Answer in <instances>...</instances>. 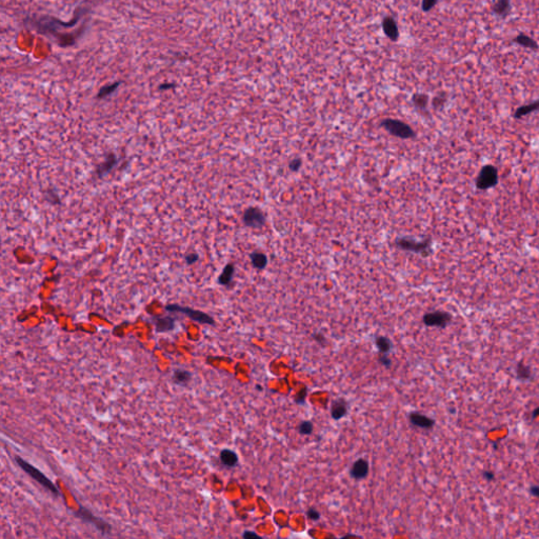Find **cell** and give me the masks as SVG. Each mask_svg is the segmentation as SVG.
<instances>
[{
  "label": "cell",
  "instance_id": "obj_16",
  "mask_svg": "<svg viewBox=\"0 0 539 539\" xmlns=\"http://www.w3.org/2000/svg\"><path fill=\"white\" fill-rule=\"evenodd\" d=\"M492 12L496 16L507 18L511 13V0H496L492 6Z\"/></svg>",
  "mask_w": 539,
  "mask_h": 539
},
{
  "label": "cell",
  "instance_id": "obj_3",
  "mask_svg": "<svg viewBox=\"0 0 539 539\" xmlns=\"http://www.w3.org/2000/svg\"><path fill=\"white\" fill-rule=\"evenodd\" d=\"M431 244L432 241L430 238L424 239L423 241H416L415 239L409 237H401L395 240V245L397 248H399L403 251L421 254L423 257L429 256L432 253Z\"/></svg>",
  "mask_w": 539,
  "mask_h": 539
},
{
  "label": "cell",
  "instance_id": "obj_5",
  "mask_svg": "<svg viewBox=\"0 0 539 539\" xmlns=\"http://www.w3.org/2000/svg\"><path fill=\"white\" fill-rule=\"evenodd\" d=\"M165 310L167 312H172V313L184 314V315H187L189 318H191L192 320H194L196 322L203 323V324H209V325H214L215 324L214 318H213L212 316H210L209 314L205 313V312L199 311V310H194L192 308L182 307V306H179V305H176V304L167 305L165 307Z\"/></svg>",
  "mask_w": 539,
  "mask_h": 539
},
{
  "label": "cell",
  "instance_id": "obj_22",
  "mask_svg": "<svg viewBox=\"0 0 539 539\" xmlns=\"http://www.w3.org/2000/svg\"><path fill=\"white\" fill-rule=\"evenodd\" d=\"M250 259L252 265L257 270H263L267 265L266 255L261 252H253L250 254Z\"/></svg>",
  "mask_w": 539,
  "mask_h": 539
},
{
  "label": "cell",
  "instance_id": "obj_38",
  "mask_svg": "<svg viewBox=\"0 0 539 539\" xmlns=\"http://www.w3.org/2000/svg\"><path fill=\"white\" fill-rule=\"evenodd\" d=\"M313 338L316 340L317 343H319L320 345H323L324 340H325V339H324V336H323L322 334H320V333H314V334H313Z\"/></svg>",
  "mask_w": 539,
  "mask_h": 539
},
{
  "label": "cell",
  "instance_id": "obj_36",
  "mask_svg": "<svg viewBox=\"0 0 539 539\" xmlns=\"http://www.w3.org/2000/svg\"><path fill=\"white\" fill-rule=\"evenodd\" d=\"M445 102H446V98H445V97L437 96V97H435V98L433 99V106H434L435 108H437V107H442V106L445 104Z\"/></svg>",
  "mask_w": 539,
  "mask_h": 539
},
{
  "label": "cell",
  "instance_id": "obj_13",
  "mask_svg": "<svg viewBox=\"0 0 539 539\" xmlns=\"http://www.w3.org/2000/svg\"><path fill=\"white\" fill-rule=\"evenodd\" d=\"M153 323L155 324L156 331L158 333H165L175 329L176 320L171 316H156L152 318Z\"/></svg>",
  "mask_w": 539,
  "mask_h": 539
},
{
  "label": "cell",
  "instance_id": "obj_10",
  "mask_svg": "<svg viewBox=\"0 0 539 539\" xmlns=\"http://www.w3.org/2000/svg\"><path fill=\"white\" fill-rule=\"evenodd\" d=\"M118 164V158L115 153L109 152L105 155V159L99 163L96 169L94 175L97 178H104L106 175H108L113 169H114Z\"/></svg>",
  "mask_w": 539,
  "mask_h": 539
},
{
  "label": "cell",
  "instance_id": "obj_1",
  "mask_svg": "<svg viewBox=\"0 0 539 539\" xmlns=\"http://www.w3.org/2000/svg\"><path fill=\"white\" fill-rule=\"evenodd\" d=\"M89 12L90 8L83 4L77 7L73 18L70 21H62L50 15H32L25 19L24 23L40 35L53 38L59 47L69 48L74 46L80 36L79 34L69 33V30L77 26Z\"/></svg>",
  "mask_w": 539,
  "mask_h": 539
},
{
  "label": "cell",
  "instance_id": "obj_15",
  "mask_svg": "<svg viewBox=\"0 0 539 539\" xmlns=\"http://www.w3.org/2000/svg\"><path fill=\"white\" fill-rule=\"evenodd\" d=\"M348 413V403L345 399L338 398L332 402L331 406V415L333 419L339 420L345 417Z\"/></svg>",
  "mask_w": 539,
  "mask_h": 539
},
{
  "label": "cell",
  "instance_id": "obj_32",
  "mask_svg": "<svg viewBox=\"0 0 539 539\" xmlns=\"http://www.w3.org/2000/svg\"><path fill=\"white\" fill-rule=\"evenodd\" d=\"M198 259H199V255H198L195 252H192V253H189L188 255H186V262L189 265L194 264L195 262L198 261Z\"/></svg>",
  "mask_w": 539,
  "mask_h": 539
},
{
  "label": "cell",
  "instance_id": "obj_9",
  "mask_svg": "<svg viewBox=\"0 0 539 539\" xmlns=\"http://www.w3.org/2000/svg\"><path fill=\"white\" fill-rule=\"evenodd\" d=\"M243 221L245 225L249 226V228L261 229L265 224V216L259 208L251 207L245 211Z\"/></svg>",
  "mask_w": 539,
  "mask_h": 539
},
{
  "label": "cell",
  "instance_id": "obj_21",
  "mask_svg": "<svg viewBox=\"0 0 539 539\" xmlns=\"http://www.w3.org/2000/svg\"><path fill=\"white\" fill-rule=\"evenodd\" d=\"M516 377L517 379L522 380V381L532 380L533 378L531 366L524 363L523 360H520L516 365Z\"/></svg>",
  "mask_w": 539,
  "mask_h": 539
},
{
  "label": "cell",
  "instance_id": "obj_30",
  "mask_svg": "<svg viewBox=\"0 0 539 539\" xmlns=\"http://www.w3.org/2000/svg\"><path fill=\"white\" fill-rule=\"evenodd\" d=\"M438 3V0H422L421 9L423 12H430Z\"/></svg>",
  "mask_w": 539,
  "mask_h": 539
},
{
  "label": "cell",
  "instance_id": "obj_35",
  "mask_svg": "<svg viewBox=\"0 0 539 539\" xmlns=\"http://www.w3.org/2000/svg\"><path fill=\"white\" fill-rule=\"evenodd\" d=\"M177 87V84L174 83V82H164V83H161L160 86L158 87L159 91H166V90H171V89H174Z\"/></svg>",
  "mask_w": 539,
  "mask_h": 539
},
{
  "label": "cell",
  "instance_id": "obj_11",
  "mask_svg": "<svg viewBox=\"0 0 539 539\" xmlns=\"http://www.w3.org/2000/svg\"><path fill=\"white\" fill-rule=\"evenodd\" d=\"M409 420L413 425L417 428L424 430H432L435 425V420L430 418L427 415H423L419 412H412L409 415Z\"/></svg>",
  "mask_w": 539,
  "mask_h": 539
},
{
  "label": "cell",
  "instance_id": "obj_40",
  "mask_svg": "<svg viewBox=\"0 0 539 539\" xmlns=\"http://www.w3.org/2000/svg\"><path fill=\"white\" fill-rule=\"evenodd\" d=\"M243 537L244 538H249V537H258L257 533L255 532H252V531H245V533L243 534Z\"/></svg>",
  "mask_w": 539,
  "mask_h": 539
},
{
  "label": "cell",
  "instance_id": "obj_34",
  "mask_svg": "<svg viewBox=\"0 0 539 539\" xmlns=\"http://www.w3.org/2000/svg\"><path fill=\"white\" fill-rule=\"evenodd\" d=\"M379 362H380L382 365H385V366H387V367H390V366L392 365V360H391V358H389V356L387 355V354H381V353H380Z\"/></svg>",
  "mask_w": 539,
  "mask_h": 539
},
{
  "label": "cell",
  "instance_id": "obj_41",
  "mask_svg": "<svg viewBox=\"0 0 539 539\" xmlns=\"http://www.w3.org/2000/svg\"><path fill=\"white\" fill-rule=\"evenodd\" d=\"M538 417H539V407H537L535 410H533V411H532V413H531V418H532V420H535V419H537Z\"/></svg>",
  "mask_w": 539,
  "mask_h": 539
},
{
  "label": "cell",
  "instance_id": "obj_33",
  "mask_svg": "<svg viewBox=\"0 0 539 539\" xmlns=\"http://www.w3.org/2000/svg\"><path fill=\"white\" fill-rule=\"evenodd\" d=\"M307 514H308V517H309L311 520H313V521H317V520H319V518H320V513L318 512V511H317L316 509H313V508H312V509H309V511H308V513H307Z\"/></svg>",
  "mask_w": 539,
  "mask_h": 539
},
{
  "label": "cell",
  "instance_id": "obj_18",
  "mask_svg": "<svg viewBox=\"0 0 539 539\" xmlns=\"http://www.w3.org/2000/svg\"><path fill=\"white\" fill-rule=\"evenodd\" d=\"M220 461L223 465L228 466V467H234L237 465L238 463V456L237 454L230 450V449H224L220 452Z\"/></svg>",
  "mask_w": 539,
  "mask_h": 539
},
{
  "label": "cell",
  "instance_id": "obj_12",
  "mask_svg": "<svg viewBox=\"0 0 539 539\" xmlns=\"http://www.w3.org/2000/svg\"><path fill=\"white\" fill-rule=\"evenodd\" d=\"M368 470H370V465H368L367 460L359 458L353 463L350 470V475L354 479L361 480L367 476Z\"/></svg>",
  "mask_w": 539,
  "mask_h": 539
},
{
  "label": "cell",
  "instance_id": "obj_2",
  "mask_svg": "<svg viewBox=\"0 0 539 539\" xmlns=\"http://www.w3.org/2000/svg\"><path fill=\"white\" fill-rule=\"evenodd\" d=\"M15 460H16L17 464L21 467L22 471L25 474L29 475L36 482H38L40 486H42L45 489H47L49 492H51L55 496H59V494H60L59 489L55 486V484L50 478H48L40 470H38L36 466H34L33 464H31L29 461H26L25 459L21 458L20 456H16Z\"/></svg>",
  "mask_w": 539,
  "mask_h": 539
},
{
  "label": "cell",
  "instance_id": "obj_29",
  "mask_svg": "<svg viewBox=\"0 0 539 539\" xmlns=\"http://www.w3.org/2000/svg\"><path fill=\"white\" fill-rule=\"evenodd\" d=\"M307 396H308V388L307 387H304L298 393H297L296 397H295V401L297 405H304L306 402V399H307Z\"/></svg>",
  "mask_w": 539,
  "mask_h": 539
},
{
  "label": "cell",
  "instance_id": "obj_27",
  "mask_svg": "<svg viewBox=\"0 0 539 539\" xmlns=\"http://www.w3.org/2000/svg\"><path fill=\"white\" fill-rule=\"evenodd\" d=\"M313 430H314V424L312 423V421L310 420H304L298 425V432L301 435H311L312 433H313Z\"/></svg>",
  "mask_w": 539,
  "mask_h": 539
},
{
  "label": "cell",
  "instance_id": "obj_26",
  "mask_svg": "<svg viewBox=\"0 0 539 539\" xmlns=\"http://www.w3.org/2000/svg\"><path fill=\"white\" fill-rule=\"evenodd\" d=\"M412 102L416 108L424 110L428 107L429 96L425 94H414L412 97Z\"/></svg>",
  "mask_w": 539,
  "mask_h": 539
},
{
  "label": "cell",
  "instance_id": "obj_24",
  "mask_svg": "<svg viewBox=\"0 0 539 539\" xmlns=\"http://www.w3.org/2000/svg\"><path fill=\"white\" fill-rule=\"evenodd\" d=\"M121 83H122L121 81H115V82L106 84V86H104V87H102L100 89H99V91H98V93L96 95V98L97 99H104V98L112 95L113 93H115V91L120 87Z\"/></svg>",
  "mask_w": 539,
  "mask_h": 539
},
{
  "label": "cell",
  "instance_id": "obj_19",
  "mask_svg": "<svg viewBox=\"0 0 539 539\" xmlns=\"http://www.w3.org/2000/svg\"><path fill=\"white\" fill-rule=\"evenodd\" d=\"M514 42L517 45H519L520 47H523L526 49H531V50H538L539 49V45L538 42L533 39L532 37L523 34V33H520L519 35H517L514 39Z\"/></svg>",
  "mask_w": 539,
  "mask_h": 539
},
{
  "label": "cell",
  "instance_id": "obj_14",
  "mask_svg": "<svg viewBox=\"0 0 539 539\" xmlns=\"http://www.w3.org/2000/svg\"><path fill=\"white\" fill-rule=\"evenodd\" d=\"M382 29L385 34L392 41H397L399 38V30L395 19L392 16H387L382 20Z\"/></svg>",
  "mask_w": 539,
  "mask_h": 539
},
{
  "label": "cell",
  "instance_id": "obj_28",
  "mask_svg": "<svg viewBox=\"0 0 539 539\" xmlns=\"http://www.w3.org/2000/svg\"><path fill=\"white\" fill-rule=\"evenodd\" d=\"M45 197L46 199L49 200L51 204L53 205H58L60 203L59 200V196L55 193L54 190H48L46 193H45Z\"/></svg>",
  "mask_w": 539,
  "mask_h": 539
},
{
  "label": "cell",
  "instance_id": "obj_20",
  "mask_svg": "<svg viewBox=\"0 0 539 539\" xmlns=\"http://www.w3.org/2000/svg\"><path fill=\"white\" fill-rule=\"evenodd\" d=\"M173 380L176 385L181 386V387H186L192 380V373L187 370H180V368H178V370L174 371Z\"/></svg>",
  "mask_w": 539,
  "mask_h": 539
},
{
  "label": "cell",
  "instance_id": "obj_17",
  "mask_svg": "<svg viewBox=\"0 0 539 539\" xmlns=\"http://www.w3.org/2000/svg\"><path fill=\"white\" fill-rule=\"evenodd\" d=\"M234 273H235V265L233 263H228L224 268L223 271L221 272L220 276L218 277V283L221 286H224V287H228L230 286L232 281H233V277H234Z\"/></svg>",
  "mask_w": 539,
  "mask_h": 539
},
{
  "label": "cell",
  "instance_id": "obj_25",
  "mask_svg": "<svg viewBox=\"0 0 539 539\" xmlns=\"http://www.w3.org/2000/svg\"><path fill=\"white\" fill-rule=\"evenodd\" d=\"M375 344L381 354H388L392 349L391 340L386 336H378L375 339Z\"/></svg>",
  "mask_w": 539,
  "mask_h": 539
},
{
  "label": "cell",
  "instance_id": "obj_7",
  "mask_svg": "<svg viewBox=\"0 0 539 539\" xmlns=\"http://www.w3.org/2000/svg\"><path fill=\"white\" fill-rule=\"evenodd\" d=\"M452 315L445 311H434L424 314L422 317L423 323L427 327H436L445 329L452 321Z\"/></svg>",
  "mask_w": 539,
  "mask_h": 539
},
{
  "label": "cell",
  "instance_id": "obj_39",
  "mask_svg": "<svg viewBox=\"0 0 539 539\" xmlns=\"http://www.w3.org/2000/svg\"><path fill=\"white\" fill-rule=\"evenodd\" d=\"M530 493L534 496V497L539 498V486H531Z\"/></svg>",
  "mask_w": 539,
  "mask_h": 539
},
{
  "label": "cell",
  "instance_id": "obj_4",
  "mask_svg": "<svg viewBox=\"0 0 539 539\" xmlns=\"http://www.w3.org/2000/svg\"><path fill=\"white\" fill-rule=\"evenodd\" d=\"M381 126L385 127L391 135L401 139H411L416 136L415 131L411 127V125L398 119H384L381 121Z\"/></svg>",
  "mask_w": 539,
  "mask_h": 539
},
{
  "label": "cell",
  "instance_id": "obj_23",
  "mask_svg": "<svg viewBox=\"0 0 539 539\" xmlns=\"http://www.w3.org/2000/svg\"><path fill=\"white\" fill-rule=\"evenodd\" d=\"M539 110V99L532 104H529V105H526V106H521L519 107L515 113H514V117L516 119L518 118H522L524 116H527L529 114H531V113L533 112H536Z\"/></svg>",
  "mask_w": 539,
  "mask_h": 539
},
{
  "label": "cell",
  "instance_id": "obj_31",
  "mask_svg": "<svg viewBox=\"0 0 539 539\" xmlns=\"http://www.w3.org/2000/svg\"><path fill=\"white\" fill-rule=\"evenodd\" d=\"M301 164H302V161H301L300 158H294L293 160L290 161L289 167H290L291 171L297 172V171H299V169L301 167Z\"/></svg>",
  "mask_w": 539,
  "mask_h": 539
},
{
  "label": "cell",
  "instance_id": "obj_37",
  "mask_svg": "<svg viewBox=\"0 0 539 539\" xmlns=\"http://www.w3.org/2000/svg\"><path fill=\"white\" fill-rule=\"evenodd\" d=\"M482 477H484L487 481H493L495 479V474L492 471H485L482 473Z\"/></svg>",
  "mask_w": 539,
  "mask_h": 539
},
{
  "label": "cell",
  "instance_id": "obj_6",
  "mask_svg": "<svg viewBox=\"0 0 539 539\" xmlns=\"http://www.w3.org/2000/svg\"><path fill=\"white\" fill-rule=\"evenodd\" d=\"M498 183V171L494 165L487 164L482 166L476 179V188L486 191L494 188Z\"/></svg>",
  "mask_w": 539,
  "mask_h": 539
},
{
  "label": "cell",
  "instance_id": "obj_8",
  "mask_svg": "<svg viewBox=\"0 0 539 539\" xmlns=\"http://www.w3.org/2000/svg\"><path fill=\"white\" fill-rule=\"evenodd\" d=\"M75 515L80 518L82 521H86V522H90L91 524H93V526L99 531L102 532L103 534L107 535V534H110L111 533V526L106 522L105 520H103L102 518L99 517H96L92 512H90L89 510L84 509L82 507H79V511H77V512L75 513Z\"/></svg>",
  "mask_w": 539,
  "mask_h": 539
}]
</instances>
